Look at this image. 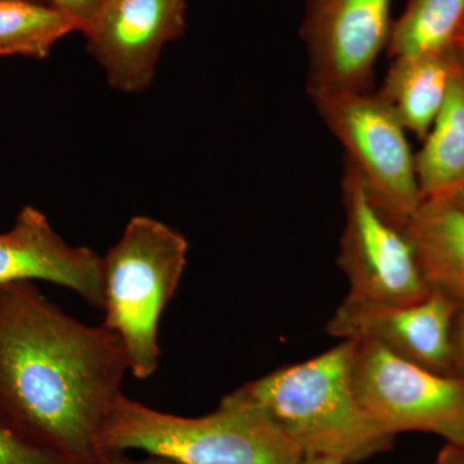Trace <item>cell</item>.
<instances>
[{
  "instance_id": "5bb4252c",
  "label": "cell",
  "mask_w": 464,
  "mask_h": 464,
  "mask_svg": "<svg viewBox=\"0 0 464 464\" xmlns=\"http://www.w3.org/2000/svg\"><path fill=\"white\" fill-rule=\"evenodd\" d=\"M423 200H441L464 181V54L457 65L444 106L415 154Z\"/></svg>"
},
{
  "instance_id": "2e32d148",
  "label": "cell",
  "mask_w": 464,
  "mask_h": 464,
  "mask_svg": "<svg viewBox=\"0 0 464 464\" xmlns=\"http://www.w3.org/2000/svg\"><path fill=\"white\" fill-rule=\"evenodd\" d=\"M81 26L39 0H0V56L43 58L63 36Z\"/></svg>"
},
{
  "instance_id": "ba28073f",
  "label": "cell",
  "mask_w": 464,
  "mask_h": 464,
  "mask_svg": "<svg viewBox=\"0 0 464 464\" xmlns=\"http://www.w3.org/2000/svg\"><path fill=\"white\" fill-rule=\"evenodd\" d=\"M392 0H308L301 36L307 93L374 92V69L389 45Z\"/></svg>"
},
{
  "instance_id": "44dd1931",
  "label": "cell",
  "mask_w": 464,
  "mask_h": 464,
  "mask_svg": "<svg viewBox=\"0 0 464 464\" xmlns=\"http://www.w3.org/2000/svg\"><path fill=\"white\" fill-rule=\"evenodd\" d=\"M433 464H464V444H447Z\"/></svg>"
},
{
  "instance_id": "ffe728a7",
  "label": "cell",
  "mask_w": 464,
  "mask_h": 464,
  "mask_svg": "<svg viewBox=\"0 0 464 464\" xmlns=\"http://www.w3.org/2000/svg\"><path fill=\"white\" fill-rule=\"evenodd\" d=\"M99 464H179L167 458L149 456L145 459H132L121 450H102L100 451Z\"/></svg>"
},
{
  "instance_id": "6da1fadb",
  "label": "cell",
  "mask_w": 464,
  "mask_h": 464,
  "mask_svg": "<svg viewBox=\"0 0 464 464\" xmlns=\"http://www.w3.org/2000/svg\"><path fill=\"white\" fill-rule=\"evenodd\" d=\"M130 372L121 338L67 315L33 282L0 284V409L72 464H99L97 439Z\"/></svg>"
},
{
  "instance_id": "3957f363",
  "label": "cell",
  "mask_w": 464,
  "mask_h": 464,
  "mask_svg": "<svg viewBox=\"0 0 464 464\" xmlns=\"http://www.w3.org/2000/svg\"><path fill=\"white\" fill-rule=\"evenodd\" d=\"M99 450H142L179 464H298L304 454L255 406L222 399L203 417L154 411L119 395L97 439Z\"/></svg>"
},
{
  "instance_id": "52a82bcc",
  "label": "cell",
  "mask_w": 464,
  "mask_h": 464,
  "mask_svg": "<svg viewBox=\"0 0 464 464\" xmlns=\"http://www.w3.org/2000/svg\"><path fill=\"white\" fill-rule=\"evenodd\" d=\"M344 227L338 265L346 276L344 302L353 304H409L431 289L424 280L405 228L375 206L353 168L342 174Z\"/></svg>"
},
{
  "instance_id": "8fae6325",
  "label": "cell",
  "mask_w": 464,
  "mask_h": 464,
  "mask_svg": "<svg viewBox=\"0 0 464 464\" xmlns=\"http://www.w3.org/2000/svg\"><path fill=\"white\" fill-rule=\"evenodd\" d=\"M35 280L72 290L90 306L103 308L100 256L69 246L44 213L26 206L11 230L0 234V284Z\"/></svg>"
},
{
  "instance_id": "603a6c76",
  "label": "cell",
  "mask_w": 464,
  "mask_h": 464,
  "mask_svg": "<svg viewBox=\"0 0 464 464\" xmlns=\"http://www.w3.org/2000/svg\"><path fill=\"white\" fill-rule=\"evenodd\" d=\"M298 464H342L340 460L323 457H304Z\"/></svg>"
},
{
  "instance_id": "9a60e30c",
  "label": "cell",
  "mask_w": 464,
  "mask_h": 464,
  "mask_svg": "<svg viewBox=\"0 0 464 464\" xmlns=\"http://www.w3.org/2000/svg\"><path fill=\"white\" fill-rule=\"evenodd\" d=\"M463 25L464 0H408L392 23L387 52L398 58L450 50Z\"/></svg>"
},
{
  "instance_id": "277c9868",
  "label": "cell",
  "mask_w": 464,
  "mask_h": 464,
  "mask_svg": "<svg viewBox=\"0 0 464 464\" xmlns=\"http://www.w3.org/2000/svg\"><path fill=\"white\" fill-rule=\"evenodd\" d=\"M188 250L181 232L158 219L137 216L101 257L102 325L121 338L130 372L139 380L157 372L159 322L181 282Z\"/></svg>"
},
{
  "instance_id": "5b68a950",
  "label": "cell",
  "mask_w": 464,
  "mask_h": 464,
  "mask_svg": "<svg viewBox=\"0 0 464 464\" xmlns=\"http://www.w3.org/2000/svg\"><path fill=\"white\" fill-rule=\"evenodd\" d=\"M375 206L405 228L423 203L406 130L377 92L310 93Z\"/></svg>"
},
{
  "instance_id": "ac0fdd59",
  "label": "cell",
  "mask_w": 464,
  "mask_h": 464,
  "mask_svg": "<svg viewBox=\"0 0 464 464\" xmlns=\"http://www.w3.org/2000/svg\"><path fill=\"white\" fill-rule=\"evenodd\" d=\"M48 2L52 7L63 12L76 21L81 26V32L85 33L96 20L105 0H48Z\"/></svg>"
},
{
  "instance_id": "7a4b0ae2",
  "label": "cell",
  "mask_w": 464,
  "mask_h": 464,
  "mask_svg": "<svg viewBox=\"0 0 464 464\" xmlns=\"http://www.w3.org/2000/svg\"><path fill=\"white\" fill-rule=\"evenodd\" d=\"M355 340L248 382L225 396L270 415L304 457L364 462L392 447V436L366 415L353 389Z\"/></svg>"
},
{
  "instance_id": "e0dca14e",
  "label": "cell",
  "mask_w": 464,
  "mask_h": 464,
  "mask_svg": "<svg viewBox=\"0 0 464 464\" xmlns=\"http://www.w3.org/2000/svg\"><path fill=\"white\" fill-rule=\"evenodd\" d=\"M0 464H72L25 435L0 409Z\"/></svg>"
},
{
  "instance_id": "4fadbf2b",
  "label": "cell",
  "mask_w": 464,
  "mask_h": 464,
  "mask_svg": "<svg viewBox=\"0 0 464 464\" xmlns=\"http://www.w3.org/2000/svg\"><path fill=\"white\" fill-rule=\"evenodd\" d=\"M405 231L430 289L464 306V210L424 200Z\"/></svg>"
},
{
  "instance_id": "7402d4cb",
  "label": "cell",
  "mask_w": 464,
  "mask_h": 464,
  "mask_svg": "<svg viewBox=\"0 0 464 464\" xmlns=\"http://www.w3.org/2000/svg\"><path fill=\"white\" fill-rule=\"evenodd\" d=\"M441 201H447V203L451 204V206L459 208V209L464 210V181L460 183L459 186L450 192L447 198L441 199Z\"/></svg>"
},
{
  "instance_id": "30bf717a",
  "label": "cell",
  "mask_w": 464,
  "mask_h": 464,
  "mask_svg": "<svg viewBox=\"0 0 464 464\" xmlns=\"http://www.w3.org/2000/svg\"><path fill=\"white\" fill-rule=\"evenodd\" d=\"M459 304L432 290L409 304L342 302L326 331L341 340L377 342L390 353L435 373L457 375L451 332Z\"/></svg>"
},
{
  "instance_id": "cb8c5ba5",
  "label": "cell",
  "mask_w": 464,
  "mask_h": 464,
  "mask_svg": "<svg viewBox=\"0 0 464 464\" xmlns=\"http://www.w3.org/2000/svg\"><path fill=\"white\" fill-rule=\"evenodd\" d=\"M453 47L456 48V50L462 52L464 54V25L462 26V29H460V32L458 33Z\"/></svg>"
},
{
  "instance_id": "9c48e42d",
  "label": "cell",
  "mask_w": 464,
  "mask_h": 464,
  "mask_svg": "<svg viewBox=\"0 0 464 464\" xmlns=\"http://www.w3.org/2000/svg\"><path fill=\"white\" fill-rule=\"evenodd\" d=\"M186 0H105L85 32L88 50L110 85L140 93L154 81L164 45L186 29Z\"/></svg>"
},
{
  "instance_id": "7c38bea8",
  "label": "cell",
  "mask_w": 464,
  "mask_h": 464,
  "mask_svg": "<svg viewBox=\"0 0 464 464\" xmlns=\"http://www.w3.org/2000/svg\"><path fill=\"white\" fill-rule=\"evenodd\" d=\"M457 65V50L392 58L378 97L406 132L426 139L447 100Z\"/></svg>"
},
{
  "instance_id": "8992f818",
  "label": "cell",
  "mask_w": 464,
  "mask_h": 464,
  "mask_svg": "<svg viewBox=\"0 0 464 464\" xmlns=\"http://www.w3.org/2000/svg\"><path fill=\"white\" fill-rule=\"evenodd\" d=\"M353 382L366 415L387 435L426 432L464 444V380L435 373L373 341L355 340Z\"/></svg>"
},
{
  "instance_id": "d6986e66",
  "label": "cell",
  "mask_w": 464,
  "mask_h": 464,
  "mask_svg": "<svg viewBox=\"0 0 464 464\" xmlns=\"http://www.w3.org/2000/svg\"><path fill=\"white\" fill-rule=\"evenodd\" d=\"M451 346H453L457 375L464 380V306L458 308L456 319H454Z\"/></svg>"
}]
</instances>
